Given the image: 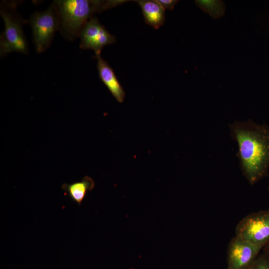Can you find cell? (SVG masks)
<instances>
[{
	"label": "cell",
	"instance_id": "obj_1",
	"mask_svg": "<svg viewBox=\"0 0 269 269\" xmlns=\"http://www.w3.org/2000/svg\"><path fill=\"white\" fill-rule=\"evenodd\" d=\"M230 134L238 144L241 170L253 185L266 176L269 168V127L251 120L235 121L229 125Z\"/></svg>",
	"mask_w": 269,
	"mask_h": 269
},
{
	"label": "cell",
	"instance_id": "obj_2",
	"mask_svg": "<svg viewBox=\"0 0 269 269\" xmlns=\"http://www.w3.org/2000/svg\"><path fill=\"white\" fill-rule=\"evenodd\" d=\"M126 0H58L53 2L59 19V30L69 40L80 32L95 13L120 5Z\"/></svg>",
	"mask_w": 269,
	"mask_h": 269
},
{
	"label": "cell",
	"instance_id": "obj_3",
	"mask_svg": "<svg viewBox=\"0 0 269 269\" xmlns=\"http://www.w3.org/2000/svg\"><path fill=\"white\" fill-rule=\"evenodd\" d=\"M17 2H2L0 15L4 24L0 37V55L3 57L12 52L28 53V43L22 29L24 21L16 10Z\"/></svg>",
	"mask_w": 269,
	"mask_h": 269
},
{
	"label": "cell",
	"instance_id": "obj_4",
	"mask_svg": "<svg viewBox=\"0 0 269 269\" xmlns=\"http://www.w3.org/2000/svg\"><path fill=\"white\" fill-rule=\"evenodd\" d=\"M28 22L36 51L42 53L50 46L56 32L59 30V17L54 5L44 11L34 12Z\"/></svg>",
	"mask_w": 269,
	"mask_h": 269
},
{
	"label": "cell",
	"instance_id": "obj_5",
	"mask_svg": "<svg viewBox=\"0 0 269 269\" xmlns=\"http://www.w3.org/2000/svg\"><path fill=\"white\" fill-rule=\"evenodd\" d=\"M235 236L263 249L269 244V209L249 214L237 224Z\"/></svg>",
	"mask_w": 269,
	"mask_h": 269
},
{
	"label": "cell",
	"instance_id": "obj_6",
	"mask_svg": "<svg viewBox=\"0 0 269 269\" xmlns=\"http://www.w3.org/2000/svg\"><path fill=\"white\" fill-rule=\"evenodd\" d=\"M79 37V47L83 49H91L96 56L101 55L103 47L114 43L116 37L110 33L96 17L91 18L82 28Z\"/></svg>",
	"mask_w": 269,
	"mask_h": 269
},
{
	"label": "cell",
	"instance_id": "obj_7",
	"mask_svg": "<svg viewBox=\"0 0 269 269\" xmlns=\"http://www.w3.org/2000/svg\"><path fill=\"white\" fill-rule=\"evenodd\" d=\"M262 249L261 247L235 236L228 247L227 269H247L260 255Z\"/></svg>",
	"mask_w": 269,
	"mask_h": 269
},
{
	"label": "cell",
	"instance_id": "obj_8",
	"mask_svg": "<svg viewBox=\"0 0 269 269\" xmlns=\"http://www.w3.org/2000/svg\"><path fill=\"white\" fill-rule=\"evenodd\" d=\"M96 57L97 59V69L100 79L116 100L119 103H123L126 93L114 70L107 61L102 58L101 55Z\"/></svg>",
	"mask_w": 269,
	"mask_h": 269
},
{
	"label": "cell",
	"instance_id": "obj_9",
	"mask_svg": "<svg viewBox=\"0 0 269 269\" xmlns=\"http://www.w3.org/2000/svg\"><path fill=\"white\" fill-rule=\"evenodd\" d=\"M141 8L145 22L158 29L165 21V9L157 0H135Z\"/></svg>",
	"mask_w": 269,
	"mask_h": 269
},
{
	"label": "cell",
	"instance_id": "obj_10",
	"mask_svg": "<svg viewBox=\"0 0 269 269\" xmlns=\"http://www.w3.org/2000/svg\"><path fill=\"white\" fill-rule=\"evenodd\" d=\"M94 187L93 179L86 176L80 181L70 184L64 183L61 187L73 202L80 205L88 192L92 190Z\"/></svg>",
	"mask_w": 269,
	"mask_h": 269
},
{
	"label": "cell",
	"instance_id": "obj_11",
	"mask_svg": "<svg viewBox=\"0 0 269 269\" xmlns=\"http://www.w3.org/2000/svg\"><path fill=\"white\" fill-rule=\"evenodd\" d=\"M197 5L212 17L218 18L225 13V6L223 1L220 0H195Z\"/></svg>",
	"mask_w": 269,
	"mask_h": 269
},
{
	"label": "cell",
	"instance_id": "obj_12",
	"mask_svg": "<svg viewBox=\"0 0 269 269\" xmlns=\"http://www.w3.org/2000/svg\"><path fill=\"white\" fill-rule=\"evenodd\" d=\"M247 269H269V260L263 253Z\"/></svg>",
	"mask_w": 269,
	"mask_h": 269
},
{
	"label": "cell",
	"instance_id": "obj_13",
	"mask_svg": "<svg viewBox=\"0 0 269 269\" xmlns=\"http://www.w3.org/2000/svg\"><path fill=\"white\" fill-rule=\"evenodd\" d=\"M161 6L164 9L172 10L178 1L176 0H157Z\"/></svg>",
	"mask_w": 269,
	"mask_h": 269
},
{
	"label": "cell",
	"instance_id": "obj_14",
	"mask_svg": "<svg viewBox=\"0 0 269 269\" xmlns=\"http://www.w3.org/2000/svg\"><path fill=\"white\" fill-rule=\"evenodd\" d=\"M263 254L267 257L269 260V244L266 246L264 248Z\"/></svg>",
	"mask_w": 269,
	"mask_h": 269
}]
</instances>
